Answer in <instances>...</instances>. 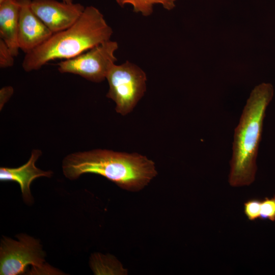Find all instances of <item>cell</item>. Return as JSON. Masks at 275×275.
<instances>
[{
	"label": "cell",
	"instance_id": "cell-1",
	"mask_svg": "<svg viewBox=\"0 0 275 275\" xmlns=\"http://www.w3.org/2000/svg\"><path fill=\"white\" fill-rule=\"evenodd\" d=\"M62 170L69 180L95 174L131 192L142 190L158 174L154 162L145 155L106 149L69 154L63 159Z\"/></svg>",
	"mask_w": 275,
	"mask_h": 275
},
{
	"label": "cell",
	"instance_id": "cell-2",
	"mask_svg": "<svg viewBox=\"0 0 275 275\" xmlns=\"http://www.w3.org/2000/svg\"><path fill=\"white\" fill-rule=\"evenodd\" d=\"M112 34V29L100 11L94 6H87L73 25L53 33L41 45L25 53L22 68L31 72L52 60L72 59L109 40Z\"/></svg>",
	"mask_w": 275,
	"mask_h": 275
},
{
	"label": "cell",
	"instance_id": "cell-3",
	"mask_svg": "<svg viewBox=\"0 0 275 275\" xmlns=\"http://www.w3.org/2000/svg\"><path fill=\"white\" fill-rule=\"evenodd\" d=\"M273 95L270 84H260L252 91L244 107L234 136L229 176L232 186L249 185L255 180L263 120Z\"/></svg>",
	"mask_w": 275,
	"mask_h": 275
},
{
	"label": "cell",
	"instance_id": "cell-4",
	"mask_svg": "<svg viewBox=\"0 0 275 275\" xmlns=\"http://www.w3.org/2000/svg\"><path fill=\"white\" fill-rule=\"evenodd\" d=\"M17 240L3 236L0 244V274H62L46 263L45 253L40 241L24 233L16 236Z\"/></svg>",
	"mask_w": 275,
	"mask_h": 275
},
{
	"label": "cell",
	"instance_id": "cell-5",
	"mask_svg": "<svg viewBox=\"0 0 275 275\" xmlns=\"http://www.w3.org/2000/svg\"><path fill=\"white\" fill-rule=\"evenodd\" d=\"M106 79L109 90L106 97L116 103L115 110L122 116L133 109L146 90L147 76L137 65L126 61L109 70Z\"/></svg>",
	"mask_w": 275,
	"mask_h": 275
},
{
	"label": "cell",
	"instance_id": "cell-6",
	"mask_svg": "<svg viewBox=\"0 0 275 275\" xmlns=\"http://www.w3.org/2000/svg\"><path fill=\"white\" fill-rule=\"evenodd\" d=\"M118 48L116 41L104 42L74 58L60 62L58 70L78 75L91 81L101 82L106 79L117 61L115 52Z\"/></svg>",
	"mask_w": 275,
	"mask_h": 275
},
{
	"label": "cell",
	"instance_id": "cell-7",
	"mask_svg": "<svg viewBox=\"0 0 275 275\" xmlns=\"http://www.w3.org/2000/svg\"><path fill=\"white\" fill-rule=\"evenodd\" d=\"M31 8L53 34L73 25L85 8L79 3L69 4L56 0H32Z\"/></svg>",
	"mask_w": 275,
	"mask_h": 275
},
{
	"label": "cell",
	"instance_id": "cell-8",
	"mask_svg": "<svg viewBox=\"0 0 275 275\" xmlns=\"http://www.w3.org/2000/svg\"><path fill=\"white\" fill-rule=\"evenodd\" d=\"M32 0H18L20 11L18 26L19 49L27 53L41 45L53 34L31 8Z\"/></svg>",
	"mask_w": 275,
	"mask_h": 275
},
{
	"label": "cell",
	"instance_id": "cell-9",
	"mask_svg": "<svg viewBox=\"0 0 275 275\" xmlns=\"http://www.w3.org/2000/svg\"><path fill=\"white\" fill-rule=\"evenodd\" d=\"M41 154L40 150H33L29 160L24 164L16 168H0V180L17 182L20 187L23 200L26 204L31 205L34 201L30 189L32 181L38 177L50 178L52 175L51 171H43L36 167L35 163Z\"/></svg>",
	"mask_w": 275,
	"mask_h": 275
},
{
	"label": "cell",
	"instance_id": "cell-10",
	"mask_svg": "<svg viewBox=\"0 0 275 275\" xmlns=\"http://www.w3.org/2000/svg\"><path fill=\"white\" fill-rule=\"evenodd\" d=\"M19 11L18 0H0V39L7 44L14 57L19 49L17 37Z\"/></svg>",
	"mask_w": 275,
	"mask_h": 275
},
{
	"label": "cell",
	"instance_id": "cell-11",
	"mask_svg": "<svg viewBox=\"0 0 275 275\" xmlns=\"http://www.w3.org/2000/svg\"><path fill=\"white\" fill-rule=\"evenodd\" d=\"M90 266L94 274L126 275L128 271L113 255L94 253L91 254Z\"/></svg>",
	"mask_w": 275,
	"mask_h": 275
},
{
	"label": "cell",
	"instance_id": "cell-12",
	"mask_svg": "<svg viewBox=\"0 0 275 275\" xmlns=\"http://www.w3.org/2000/svg\"><path fill=\"white\" fill-rule=\"evenodd\" d=\"M121 7L126 4H130L133 7V11L141 13L143 15L147 16L153 12V6L155 4H161L163 7L168 10L173 9L176 0H115Z\"/></svg>",
	"mask_w": 275,
	"mask_h": 275
},
{
	"label": "cell",
	"instance_id": "cell-13",
	"mask_svg": "<svg viewBox=\"0 0 275 275\" xmlns=\"http://www.w3.org/2000/svg\"><path fill=\"white\" fill-rule=\"evenodd\" d=\"M261 200L252 199L246 201L243 205L244 214L248 219L254 221L260 217Z\"/></svg>",
	"mask_w": 275,
	"mask_h": 275
},
{
	"label": "cell",
	"instance_id": "cell-14",
	"mask_svg": "<svg viewBox=\"0 0 275 275\" xmlns=\"http://www.w3.org/2000/svg\"><path fill=\"white\" fill-rule=\"evenodd\" d=\"M260 218L275 221V196L261 200Z\"/></svg>",
	"mask_w": 275,
	"mask_h": 275
},
{
	"label": "cell",
	"instance_id": "cell-15",
	"mask_svg": "<svg viewBox=\"0 0 275 275\" xmlns=\"http://www.w3.org/2000/svg\"><path fill=\"white\" fill-rule=\"evenodd\" d=\"M14 58L7 44L0 39V67L6 68L12 67L14 63Z\"/></svg>",
	"mask_w": 275,
	"mask_h": 275
},
{
	"label": "cell",
	"instance_id": "cell-16",
	"mask_svg": "<svg viewBox=\"0 0 275 275\" xmlns=\"http://www.w3.org/2000/svg\"><path fill=\"white\" fill-rule=\"evenodd\" d=\"M1 100L4 103L8 100L13 93V89L11 87H6L1 90Z\"/></svg>",
	"mask_w": 275,
	"mask_h": 275
},
{
	"label": "cell",
	"instance_id": "cell-17",
	"mask_svg": "<svg viewBox=\"0 0 275 275\" xmlns=\"http://www.w3.org/2000/svg\"><path fill=\"white\" fill-rule=\"evenodd\" d=\"M73 0H62L63 2L66 3H72Z\"/></svg>",
	"mask_w": 275,
	"mask_h": 275
}]
</instances>
